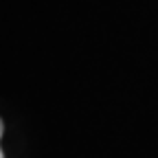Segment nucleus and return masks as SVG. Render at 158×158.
I'll use <instances>...</instances> for the list:
<instances>
[{"instance_id":"nucleus-1","label":"nucleus","mask_w":158,"mask_h":158,"mask_svg":"<svg viewBox=\"0 0 158 158\" xmlns=\"http://www.w3.org/2000/svg\"><path fill=\"white\" fill-rule=\"evenodd\" d=\"M2 130H5V125H2V118H0V138H2ZM0 158H5V154H2V149H0Z\"/></svg>"}]
</instances>
